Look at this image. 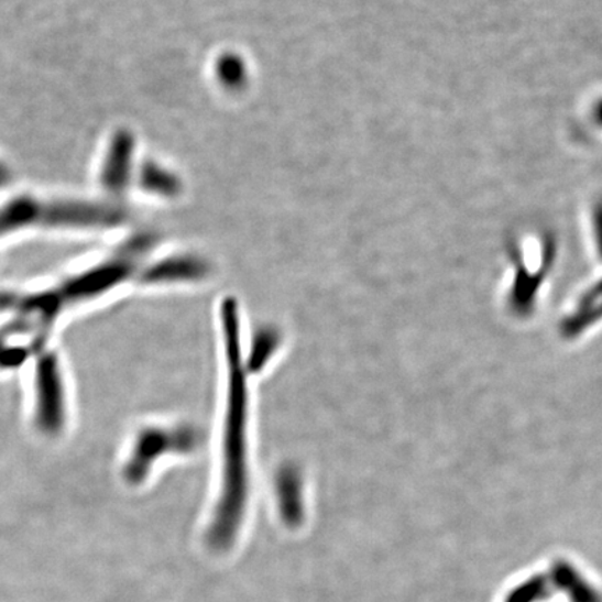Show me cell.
Returning <instances> with one entry per match:
<instances>
[{
    "instance_id": "obj_1",
    "label": "cell",
    "mask_w": 602,
    "mask_h": 602,
    "mask_svg": "<svg viewBox=\"0 0 602 602\" xmlns=\"http://www.w3.org/2000/svg\"><path fill=\"white\" fill-rule=\"evenodd\" d=\"M39 423L46 433H57L63 426V394L54 355H46L39 365Z\"/></svg>"
},
{
    "instance_id": "obj_2",
    "label": "cell",
    "mask_w": 602,
    "mask_h": 602,
    "mask_svg": "<svg viewBox=\"0 0 602 602\" xmlns=\"http://www.w3.org/2000/svg\"><path fill=\"white\" fill-rule=\"evenodd\" d=\"M42 221L55 227H102L122 219L119 209L94 204H52L41 212Z\"/></svg>"
},
{
    "instance_id": "obj_3",
    "label": "cell",
    "mask_w": 602,
    "mask_h": 602,
    "mask_svg": "<svg viewBox=\"0 0 602 602\" xmlns=\"http://www.w3.org/2000/svg\"><path fill=\"white\" fill-rule=\"evenodd\" d=\"M133 141L129 133L120 132L113 139L105 164L102 182L112 193H122L128 185L130 156H132Z\"/></svg>"
},
{
    "instance_id": "obj_4",
    "label": "cell",
    "mask_w": 602,
    "mask_h": 602,
    "mask_svg": "<svg viewBox=\"0 0 602 602\" xmlns=\"http://www.w3.org/2000/svg\"><path fill=\"white\" fill-rule=\"evenodd\" d=\"M129 266L124 263H113L94 270L83 275L80 280L70 282L66 286V296L72 298H81L98 295L108 287L114 286L128 275Z\"/></svg>"
},
{
    "instance_id": "obj_5",
    "label": "cell",
    "mask_w": 602,
    "mask_h": 602,
    "mask_svg": "<svg viewBox=\"0 0 602 602\" xmlns=\"http://www.w3.org/2000/svg\"><path fill=\"white\" fill-rule=\"evenodd\" d=\"M554 580L559 588L567 591L572 602H602L601 596L569 565L559 563L554 569Z\"/></svg>"
},
{
    "instance_id": "obj_6",
    "label": "cell",
    "mask_w": 602,
    "mask_h": 602,
    "mask_svg": "<svg viewBox=\"0 0 602 602\" xmlns=\"http://www.w3.org/2000/svg\"><path fill=\"white\" fill-rule=\"evenodd\" d=\"M42 209L31 198H19L0 211V234L9 232L40 218Z\"/></svg>"
},
{
    "instance_id": "obj_7",
    "label": "cell",
    "mask_w": 602,
    "mask_h": 602,
    "mask_svg": "<svg viewBox=\"0 0 602 602\" xmlns=\"http://www.w3.org/2000/svg\"><path fill=\"white\" fill-rule=\"evenodd\" d=\"M549 591V583L546 578H533L513 590L506 602H534L546 599Z\"/></svg>"
},
{
    "instance_id": "obj_8",
    "label": "cell",
    "mask_w": 602,
    "mask_h": 602,
    "mask_svg": "<svg viewBox=\"0 0 602 602\" xmlns=\"http://www.w3.org/2000/svg\"><path fill=\"white\" fill-rule=\"evenodd\" d=\"M594 232L596 244H599V250L602 255V200L596 203L594 208Z\"/></svg>"
},
{
    "instance_id": "obj_9",
    "label": "cell",
    "mask_w": 602,
    "mask_h": 602,
    "mask_svg": "<svg viewBox=\"0 0 602 602\" xmlns=\"http://www.w3.org/2000/svg\"><path fill=\"white\" fill-rule=\"evenodd\" d=\"M594 119L596 124L601 125L602 128V99H600V101L595 103Z\"/></svg>"
},
{
    "instance_id": "obj_10",
    "label": "cell",
    "mask_w": 602,
    "mask_h": 602,
    "mask_svg": "<svg viewBox=\"0 0 602 602\" xmlns=\"http://www.w3.org/2000/svg\"><path fill=\"white\" fill-rule=\"evenodd\" d=\"M9 180L8 171L3 166H0V186H3L4 183Z\"/></svg>"
},
{
    "instance_id": "obj_11",
    "label": "cell",
    "mask_w": 602,
    "mask_h": 602,
    "mask_svg": "<svg viewBox=\"0 0 602 602\" xmlns=\"http://www.w3.org/2000/svg\"><path fill=\"white\" fill-rule=\"evenodd\" d=\"M7 337V332L0 333V349H2L3 339Z\"/></svg>"
}]
</instances>
